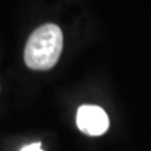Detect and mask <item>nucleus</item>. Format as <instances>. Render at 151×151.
<instances>
[{
  "label": "nucleus",
  "instance_id": "1",
  "mask_svg": "<svg viewBox=\"0 0 151 151\" xmlns=\"http://www.w3.org/2000/svg\"><path fill=\"white\" fill-rule=\"evenodd\" d=\"M63 49V33L55 24H43L28 38L24 49V62L34 70L52 69L59 60Z\"/></svg>",
  "mask_w": 151,
  "mask_h": 151
},
{
  "label": "nucleus",
  "instance_id": "2",
  "mask_svg": "<svg viewBox=\"0 0 151 151\" xmlns=\"http://www.w3.org/2000/svg\"><path fill=\"white\" fill-rule=\"evenodd\" d=\"M77 126L88 136H101L108 130L110 120L100 106L83 105L77 111Z\"/></svg>",
  "mask_w": 151,
  "mask_h": 151
},
{
  "label": "nucleus",
  "instance_id": "3",
  "mask_svg": "<svg viewBox=\"0 0 151 151\" xmlns=\"http://www.w3.org/2000/svg\"><path fill=\"white\" fill-rule=\"evenodd\" d=\"M20 151H43V150H42V144L40 142H34V144L24 146Z\"/></svg>",
  "mask_w": 151,
  "mask_h": 151
}]
</instances>
